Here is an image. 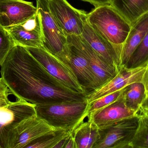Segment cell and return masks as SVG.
I'll return each mask as SVG.
<instances>
[{
  "mask_svg": "<svg viewBox=\"0 0 148 148\" xmlns=\"http://www.w3.org/2000/svg\"><path fill=\"white\" fill-rule=\"evenodd\" d=\"M68 42L69 55L66 64L73 70L79 83L87 93L88 90L90 92L95 90L97 87L88 61L77 47L70 42Z\"/></svg>",
  "mask_w": 148,
  "mask_h": 148,
  "instance_id": "obj_15",
  "label": "cell"
},
{
  "mask_svg": "<svg viewBox=\"0 0 148 148\" xmlns=\"http://www.w3.org/2000/svg\"><path fill=\"white\" fill-rule=\"evenodd\" d=\"M148 31V12L142 16L132 25L123 44L120 68L125 67L130 57Z\"/></svg>",
  "mask_w": 148,
  "mask_h": 148,
  "instance_id": "obj_17",
  "label": "cell"
},
{
  "mask_svg": "<svg viewBox=\"0 0 148 148\" xmlns=\"http://www.w3.org/2000/svg\"><path fill=\"white\" fill-rule=\"evenodd\" d=\"M36 105L22 100L10 102L0 111V146L13 148L16 129L22 122L36 115Z\"/></svg>",
  "mask_w": 148,
  "mask_h": 148,
  "instance_id": "obj_5",
  "label": "cell"
},
{
  "mask_svg": "<svg viewBox=\"0 0 148 148\" xmlns=\"http://www.w3.org/2000/svg\"><path fill=\"white\" fill-rule=\"evenodd\" d=\"M140 115V113L127 106L123 95L114 103L89 115L88 117L99 129H101L121 121L137 117Z\"/></svg>",
  "mask_w": 148,
  "mask_h": 148,
  "instance_id": "obj_12",
  "label": "cell"
},
{
  "mask_svg": "<svg viewBox=\"0 0 148 148\" xmlns=\"http://www.w3.org/2000/svg\"><path fill=\"white\" fill-rule=\"evenodd\" d=\"M131 148H148V120L140 114Z\"/></svg>",
  "mask_w": 148,
  "mask_h": 148,
  "instance_id": "obj_23",
  "label": "cell"
},
{
  "mask_svg": "<svg viewBox=\"0 0 148 148\" xmlns=\"http://www.w3.org/2000/svg\"><path fill=\"white\" fill-rule=\"evenodd\" d=\"M140 114L144 116L148 120V107L143 106L141 109Z\"/></svg>",
  "mask_w": 148,
  "mask_h": 148,
  "instance_id": "obj_31",
  "label": "cell"
},
{
  "mask_svg": "<svg viewBox=\"0 0 148 148\" xmlns=\"http://www.w3.org/2000/svg\"><path fill=\"white\" fill-rule=\"evenodd\" d=\"M36 1L37 13L41 27L43 48L65 63L69 55L67 36L51 14L47 1Z\"/></svg>",
  "mask_w": 148,
  "mask_h": 148,
  "instance_id": "obj_4",
  "label": "cell"
},
{
  "mask_svg": "<svg viewBox=\"0 0 148 148\" xmlns=\"http://www.w3.org/2000/svg\"><path fill=\"white\" fill-rule=\"evenodd\" d=\"M71 133L66 130L57 129L35 140L25 148H53L59 141L69 136Z\"/></svg>",
  "mask_w": 148,
  "mask_h": 148,
  "instance_id": "obj_21",
  "label": "cell"
},
{
  "mask_svg": "<svg viewBox=\"0 0 148 148\" xmlns=\"http://www.w3.org/2000/svg\"><path fill=\"white\" fill-rule=\"evenodd\" d=\"M145 104H148V96L147 98V100H146V102H145L144 105H145Z\"/></svg>",
  "mask_w": 148,
  "mask_h": 148,
  "instance_id": "obj_33",
  "label": "cell"
},
{
  "mask_svg": "<svg viewBox=\"0 0 148 148\" xmlns=\"http://www.w3.org/2000/svg\"><path fill=\"white\" fill-rule=\"evenodd\" d=\"M81 36L107 63L119 70L121 56L118 50L114 45L89 24L86 18L84 21L83 32Z\"/></svg>",
  "mask_w": 148,
  "mask_h": 148,
  "instance_id": "obj_14",
  "label": "cell"
},
{
  "mask_svg": "<svg viewBox=\"0 0 148 148\" xmlns=\"http://www.w3.org/2000/svg\"><path fill=\"white\" fill-rule=\"evenodd\" d=\"M53 77L75 92L87 94L71 67L43 47H26Z\"/></svg>",
  "mask_w": 148,
  "mask_h": 148,
  "instance_id": "obj_6",
  "label": "cell"
},
{
  "mask_svg": "<svg viewBox=\"0 0 148 148\" xmlns=\"http://www.w3.org/2000/svg\"><path fill=\"white\" fill-rule=\"evenodd\" d=\"M37 13L32 2L0 0V26L8 28L23 23Z\"/></svg>",
  "mask_w": 148,
  "mask_h": 148,
  "instance_id": "obj_11",
  "label": "cell"
},
{
  "mask_svg": "<svg viewBox=\"0 0 148 148\" xmlns=\"http://www.w3.org/2000/svg\"><path fill=\"white\" fill-rule=\"evenodd\" d=\"M86 19L97 32L115 46L121 60L123 47L132 27L130 23L110 4L95 7L87 14Z\"/></svg>",
  "mask_w": 148,
  "mask_h": 148,
  "instance_id": "obj_2",
  "label": "cell"
},
{
  "mask_svg": "<svg viewBox=\"0 0 148 148\" xmlns=\"http://www.w3.org/2000/svg\"><path fill=\"white\" fill-rule=\"evenodd\" d=\"M15 45V43L10 34L5 28L0 26V66Z\"/></svg>",
  "mask_w": 148,
  "mask_h": 148,
  "instance_id": "obj_25",
  "label": "cell"
},
{
  "mask_svg": "<svg viewBox=\"0 0 148 148\" xmlns=\"http://www.w3.org/2000/svg\"><path fill=\"white\" fill-rule=\"evenodd\" d=\"M72 133L76 148H93L100 138V129L90 120L82 123Z\"/></svg>",
  "mask_w": 148,
  "mask_h": 148,
  "instance_id": "obj_19",
  "label": "cell"
},
{
  "mask_svg": "<svg viewBox=\"0 0 148 148\" xmlns=\"http://www.w3.org/2000/svg\"><path fill=\"white\" fill-rule=\"evenodd\" d=\"M56 23L67 36H81L87 13L73 7L67 0H47Z\"/></svg>",
  "mask_w": 148,
  "mask_h": 148,
  "instance_id": "obj_7",
  "label": "cell"
},
{
  "mask_svg": "<svg viewBox=\"0 0 148 148\" xmlns=\"http://www.w3.org/2000/svg\"><path fill=\"white\" fill-rule=\"evenodd\" d=\"M10 102L8 98L0 99V111Z\"/></svg>",
  "mask_w": 148,
  "mask_h": 148,
  "instance_id": "obj_30",
  "label": "cell"
},
{
  "mask_svg": "<svg viewBox=\"0 0 148 148\" xmlns=\"http://www.w3.org/2000/svg\"><path fill=\"white\" fill-rule=\"evenodd\" d=\"M125 89V88L109 94L89 103L88 116L109 106L119 100L122 96Z\"/></svg>",
  "mask_w": 148,
  "mask_h": 148,
  "instance_id": "obj_24",
  "label": "cell"
},
{
  "mask_svg": "<svg viewBox=\"0 0 148 148\" xmlns=\"http://www.w3.org/2000/svg\"><path fill=\"white\" fill-rule=\"evenodd\" d=\"M0 148H1V146H0Z\"/></svg>",
  "mask_w": 148,
  "mask_h": 148,
  "instance_id": "obj_35",
  "label": "cell"
},
{
  "mask_svg": "<svg viewBox=\"0 0 148 148\" xmlns=\"http://www.w3.org/2000/svg\"><path fill=\"white\" fill-rule=\"evenodd\" d=\"M11 94L10 90L1 77L0 78V99L8 98V96Z\"/></svg>",
  "mask_w": 148,
  "mask_h": 148,
  "instance_id": "obj_26",
  "label": "cell"
},
{
  "mask_svg": "<svg viewBox=\"0 0 148 148\" xmlns=\"http://www.w3.org/2000/svg\"><path fill=\"white\" fill-rule=\"evenodd\" d=\"M145 88H146V93H147V98L148 96V71L147 75V80H146V83L145 84Z\"/></svg>",
  "mask_w": 148,
  "mask_h": 148,
  "instance_id": "obj_32",
  "label": "cell"
},
{
  "mask_svg": "<svg viewBox=\"0 0 148 148\" xmlns=\"http://www.w3.org/2000/svg\"><path fill=\"white\" fill-rule=\"evenodd\" d=\"M67 40L77 47L88 60L97 88L111 80L119 71L95 51L82 36H67Z\"/></svg>",
  "mask_w": 148,
  "mask_h": 148,
  "instance_id": "obj_10",
  "label": "cell"
},
{
  "mask_svg": "<svg viewBox=\"0 0 148 148\" xmlns=\"http://www.w3.org/2000/svg\"><path fill=\"white\" fill-rule=\"evenodd\" d=\"M110 4L131 26L148 12V0H111Z\"/></svg>",
  "mask_w": 148,
  "mask_h": 148,
  "instance_id": "obj_18",
  "label": "cell"
},
{
  "mask_svg": "<svg viewBox=\"0 0 148 148\" xmlns=\"http://www.w3.org/2000/svg\"><path fill=\"white\" fill-rule=\"evenodd\" d=\"M5 29L16 45L25 47H43L41 27L37 13L23 23Z\"/></svg>",
  "mask_w": 148,
  "mask_h": 148,
  "instance_id": "obj_13",
  "label": "cell"
},
{
  "mask_svg": "<svg viewBox=\"0 0 148 148\" xmlns=\"http://www.w3.org/2000/svg\"><path fill=\"white\" fill-rule=\"evenodd\" d=\"M1 77L18 100L36 106L86 101L53 77L25 47L16 45L1 65Z\"/></svg>",
  "mask_w": 148,
  "mask_h": 148,
  "instance_id": "obj_1",
  "label": "cell"
},
{
  "mask_svg": "<svg viewBox=\"0 0 148 148\" xmlns=\"http://www.w3.org/2000/svg\"><path fill=\"white\" fill-rule=\"evenodd\" d=\"M64 148H76L75 139L72 133L68 138Z\"/></svg>",
  "mask_w": 148,
  "mask_h": 148,
  "instance_id": "obj_28",
  "label": "cell"
},
{
  "mask_svg": "<svg viewBox=\"0 0 148 148\" xmlns=\"http://www.w3.org/2000/svg\"><path fill=\"white\" fill-rule=\"evenodd\" d=\"M87 101L36 106V115L56 129L72 133L88 117Z\"/></svg>",
  "mask_w": 148,
  "mask_h": 148,
  "instance_id": "obj_3",
  "label": "cell"
},
{
  "mask_svg": "<svg viewBox=\"0 0 148 148\" xmlns=\"http://www.w3.org/2000/svg\"><path fill=\"white\" fill-rule=\"evenodd\" d=\"M84 1L90 3L95 7L101 5L110 4L111 0H82Z\"/></svg>",
  "mask_w": 148,
  "mask_h": 148,
  "instance_id": "obj_27",
  "label": "cell"
},
{
  "mask_svg": "<svg viewBox=\"0 0 148 148\" xmlns=\"http://www.w3.org/2000/svg\"><path fill=\"white\" fill-rule=\"evenodd\" d=\"M69 136L65 137V138H63L62 140H61L60 141H59V142L53 148H64V146H65V144H66L67 140Z\"/></svg>",
  "mask_w": 148,
  "mask_h": 148,
  "instance_id": "obj_29",
  "label": "cell"
},
{
  "mask_svg": "<svg viewBox=\"0 0 148 148\" xmlns=\"http://www.w3.org/2000/svg\"><path fill=\"white\" fill-rule=\"evenodd\" d=\"M144 106H147V107H148V104H145V105H144Z\"/></svg>",
  "mask_w": 148,
  "mask_h": 148,
  "instance_id": "obj_34",
  "label": "cell"
},
{
  "mask_svg": "<svg viewBox=\"0 0 148 148\" xmlns=\"http://www.w3.org/2000/svg\"><path fill=\"white\" fill-rule=\"evenodd\" d=\"M139 116L100 129V138L93 148H131Z\"/></svg>",
  "mask_w": 148,
  "mask_h": 148,
  "instance_id": "obj_9",
  "label": "cell"
},
{
  "mask_svg": "<svg viewBox=\"0 0 148 148\" xmlns=\"http://www.w3.org/2000/svg\"><path fill=\"white\" fill-rule=\"evenodd\" d=\"M56 129L36 115L23 121L17 127V139L13 148H25L35 140Z\"/></svg>",
  "mask_w": 148,
  "mask_h": 148,
  "instance_id": "obj_16",
  "label": "cell"
},
{
  "mask_svg": "<svg viewBox=\"0 0 148 148\" xmlns=\"http://www.w3.org/2000/svg\"><path fill=\"white\" fill-rule=\"evenodd\" d=\"M148 63V31L125 67L129 68L144 66Z\"/></svg>",
  "mask_w": 148,
  "mask_h": 148,
  "instance_id": "obj_22",
  "label": "cell"
},
{
  "mask_svg": "<svg viewBox=\"0 0 148 148\" xmlns=\"http://www.w3.org/2000/svg\"><path fill=\"white\" fill-rule=\"evenodd\" d=\"M148 71V63L144 66L129 68L121 67L116 74L108 82L88 93L86 98L88 103L109 94L126 88L132 83H142L145 85Z\"/></svg>",
  "mask_w": 148,
  "mask_h": 148,
  "instance_id": "obj_8",
  "label": "cell"
},
{
  "mask_svg": "<svg viewBox=\"0 0 148 148\" xmlns=\"http://www.w3.org/2000/svg\"><path fill=\"white\" fill-rule=\"evenodd\" d=\"M123 96L127 106L140 114L147 100L145 85L142 83H132L125 88Z\"/></svg>",
  "mask_w": 148,
  "mask_h": 148,
  "instance_id": "obj_20",
  "label": "cell"
}]
</instances>
